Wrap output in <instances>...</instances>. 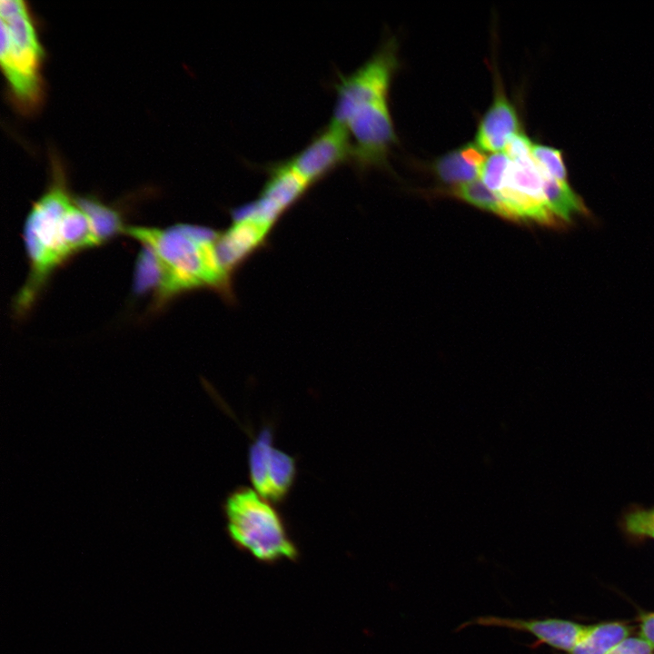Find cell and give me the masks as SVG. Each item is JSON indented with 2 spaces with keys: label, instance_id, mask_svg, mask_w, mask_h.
<instances>
[{
  "label": "cell",
  "instance_id": "obj_20",
  "mask_svg": "<svg viewBox=\"0 0 654 654\" xmlns=\"http://www.w3.org/2000/svg\"><path fill=\"white\" fill-rule=\"evenodd\" d=\"M625 526L631 534L654 538V509L629 513L625 518Z\"/></svg>",
  "mask_w": 654,
  "mask_h": 654
},
{
  "label": "cell",
  "instance_id": "obj_5",
  "mask_svg": "<svg viewBox=\"0 0 654 654\" xmlns=\"http://www.w3.org/2000/svg\"><path fill=\"white\" fill-rule=\"evenodd\" d=\"M332 121L348 133L352 145V161L361 169L385 163L395 141L387 97L363 103Z\"/></svg>",
  "mask_w": 654,
  "mask_h": 654
},
{
  "label": "cell",
  "instance_id": "obj_3",
  "mask_svg": "<svg viewBox=\"0 0 654 654\" xmlns=\"http://www.w3.org/2000/svg\"><path fill=\"white\" fill-rule=\"evenodd\" d=\"M54 169L50 187L33 205L25 223L30 273L16 298L20 312L28 310L47 277L72 255L65 242V223L74 197L68 193L60 166Z\"/></svg>",
  "mask_w": 654,
  "mask_h": 654
},
{
  "label": "cell",
  "instance_id": "obj_10",
  "mask_svg": "<svg viewBox=\"0 0 654 654\" xmlns=\"http://www.w3.org/2000/svg\"><path fill=\"white\" fill-rule=\"evenodd\" d=\"M469 626L492 627L528 632L533 635L539 643H545L558 649L570 652L583 639L590 626L559 619L506 618L486 615L473 618L457 627L460 631Z\"/></svg>",
  "mask_w": 654,
  "mask_h": 654
},
{
  "label": "cell",
  "instance_id": "obj_15",
  "mask_svg": "<svg viewBox=\"0 0 654 654\" xmlns=\"http://www.w3.org/2000/svg\"><path fill=\"white\" fill-rule=\"evenodd\" d=\"M629 634V628L618 622L590 626L587 634L570 653L608 654L616 645L628 638Z\"/></svg>",
  "mask_w": 654,
  "mask_h": 654
},
{
  "label": "cell",
  "instance_id": "obj_11",
  "mask_svg": "<svg viewBox=\"0 0 654 654\" xmlns=\"http://www.w3.org/2000/svg\"><path fill=\"white\" fill-rule=\"evenodd\" d=\"M138 254L133 290L137 294L154 293L156 306L182 293L183 290L176 278L164 262L148 245Z\"/></svg>",
  "mask_w": 654,
  "mask_h": 654
},
{
  "label": "cell",
  "instance_id": "obj_4",
  "mask_svg": "<svg viewBox=\"0 0 654 654\" xmlns=\"http://www.w3.org/2000/svg\"><path fill=\"white\" fill-rule=\"evenodd\" d=\"M0 62L15 100L25 109L42 97L41 64L44 50L24 1L0 2Z\"/></svg>",
  "mask_w": 654,
  "mask_h": 654
},
{
  "label": "cell",
  "instance_id": "obj_2",
  "mask_svg": "<svg viewBox=\"0 0 654 654\" xmlns=\"http://www.w3.org/2000/svg\"><path fill=\"white\" fill-rule=\"evenodd\" d=\"M222 511L227 537L238 550L269 566L299 560L301 552L285 518L276 504L253 488L233 489L222 503Z\"/></svg>",
  "mask_w": 654,
  "mask_h": 654
},
{
  "label": "cell",
  "instance_id": "obj_1",
  "mask_svg": "<svg viewBox=\"0 0 654 654\" xmlns=\"http://www.w3.org/2000/svg\"><path fill=\"white\" fill-rule=\"evenodd\" d=\"M124 233L151 247L171 270L183 292L208 287L232 299V276L216 251L219 232L176 224L167 228L126 226Z\"/></svg>",
  "mask_w": 654,
  "mask_h": 654
},
{
  "label": "cell",
  "instance_id": "obj_8",
  "mask_svg": "<svg viewBox=\"0 0 654 654\" xmlns=\"http://www.w3.org/2000/svg\"><path fill=\"white\" fill-rule=\"evenodd\" d=\"M497 194L515 222L533 221L545 225L558 223L549 208L543 178L531 154L510 161L504 184Z\"/></svg>",
  "mask_w": 654,
  "mask_h": 654
},
{
  "label": "cell",
  "instance_id": "obj_17",
  "mask_svg": "<svg viewBox=\"0 0 654 654\" xmlns=\"http://www.w3.org/2000/svg\"><path fill=\"white\" fill-rule=\"evenodd\" d=\"M450 194L482 210L491 212L502 218L513 221L512 215L498 196L481 180L453 186Z\"/></svg>",
  "mask_w": 654,
  "mask_h": 654
},
{
  "label": "cell",
  "instance_id": "obj_6",
  "mask_svg": "<svg viewBox=\"0 0 654 654\" xmlns=\"http://www.w3.org/2000/svg\"><path fill=\"white\" fill-rule=\"evenodd\" d=\"M248 447L249 479L263 498L278 505L291 493L297 478V460L274 446V427L264 425Z\"/></svg>",
  "mask_w": 654,
  "mask_h": 654
},
{
  "label": "cell",
  "instance_id": "obj_21",
  "mask_svg": "<svg viewBox=\"0 0 654 654\" xmlns=\"http://www.w3.org/2000/svg\"><path fill=\"white\" fill-rule=\"evenodd\" d=\"M608 654H654L651 645L642 638H626Z\"/></svg>",
  "mask_w": 654,
  "mask_h": 654
},
{
  "label": "cell",
  "instance_id": "obj_19",
  "mask_svg": "<svg viewBox=\"0 0 654 654\" xmlns=\"http://www.w3.org/2000/svg\"><path fill=\"white\" fill-rule=\"evenodd\" d=\"M510 160L505 153H493L487 157L481 171V178L484 184L498 193L502 188Z\"/></svg>",
  "mask_w": 654,
  "mask_h": 654
},
{
  "label": "cell",
  "instance_id": "obj_16",
  "mask_svg": "<svg viewBox=\"0 0 654 654\" xmlns=\"http://www.w3.org/2000/svg\"><path fill=\"white\" fill-rule=\"evenodd\" d=\"M540 171L549 208L558 222H569L573 215L582 213L583 204L569 183H560L540 169Z\"/></svg>",
  "mask_w": 654,
  "mask_h": 654
},
{
  "label": "cell",
  "instance_id": "obj_18",
  "mask_svg": "<svg viewBox=\"0 0 654 654\" xmlns=\"http://www.w3.org/2000/svg\"><path fill=\"white\" fill-rule=\"evenodd\" d=\"M531 155L538 167L560 183H568L566 167L560 151L532 144Z\"/></svg>",
  "mask_w": 654,
  "mask_h": 654
},
{
  "label": "cell",
  "instance_id": "obj_13",
  "mask_svg": "<svg viewBox=\"0 0 654 654\" xmlns=\"http://www.w3.org/2000/svg\"><path fill=\"white\" fill-rule=\"evenodd\" d=\"M486 159L477 144H467L441 156L433 168L442 182L457 186L481 178Z\"/></svg>",
  "mask_w": 654,
  "mask_h": 654
},
{
  "label": "cell",
  "instance_id": "obj_23",
  "mask_svg": "<svg viewBox=\"0 0 654 654\" xmlns=\"http://www.w3.org/2000/svg\"><path fill=\"white\" fill-rule=\"evenodd\" d=\"M641 638L648 641L654 649V613L646 614L640 621Z\"/></svg>",
  "mask_w": 654,
  "mask_h": 654
},
{
  "label": "cell",
  "instance_id": "obj_9",
  "mask_svg": "<svg viewBox=\"0 0 654 654\" xmlns=\"http://www.w3.org/2000/svg\"><path fill=\"white\" fill-rule=\"evenodd\" d=\"M352 145L347 131L331 120L288 162L312 187L352 161Z\"/></svg>",
  "mask_w": 654,
  "mask_h": 654
},
{
  "label": "cell",
  "instance_id": "obj_22",
  "mask_svg": "<svg viewBox=\"0 0 654 654\" xmlns=\"http://www.w3.org/2000/svg\"><path fill=\"white\" fill-rule=\"evenodd\" d=\"M532 143L521 133L514 134L509 141L504 153L510 161L525 158L531 154Z\"/></svg>",
  "mask_w": 654,
  "mask_h": 654
},
{
  "label": "cell",
  "instance_id": "obj_7",
  "mask_svg": "<svg viewBox=\"0 0 654 654\" xmlns=\"http://www.w3.org/2000/svg\"><path fill=\"white\" fill-rule=\"evenodd\" d=\"M397 64L395 44L391 41L356 71L340 75L335 84L332 116L341 115L363 103L387 97Z\"/></svg>",
  "mask_w": 654,
  "mask_h": 654
},
{
  "label": "cell",
  "instance_id": "obj_14",
  "mask_svg": "<svg viewBox=\"0 0 654 654\" xmlns=\"http://www.w3.org/2000/svg\"><path fill=\"white\" fill-rule=\"evenodd\" d=\"M75 200L88 216L100 243L124 233L126 226L116 209L91 196L75 197Z\"/></svg>",
  "mask_w": 654,
  "mask_h": 654
},
{
  "label": "cell",
  "instance_id": "obj_12",
  "mask_svg": "<svg viewBox=\"0 0 654 654\" xmlns=\"http://www.w3.org/2000/svg\"><path fill=\"white\" fill-rule=\"evenodd\" d=\"M518 131L519 121L515 108L505 95L500 93L496 94L480 123L476 143L482 151L499 153L505 150L509 141Z\"/></svg>",
  "mask_w": 654,
  "mask_h": 654
}]
</instances>
